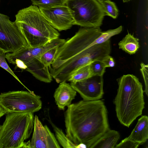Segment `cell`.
<instances>
[{
    "label": "cell",
    "instance_id": "6",
    "mask_svg": "<svg viewBox=\"0 0 148 148\" xmlns=\"http://www.w3.org/2000/svg\"><path fill=\"white\" fill-rule=\"evenodd\" d=\"M73 19L74 25L82 27H98L106 14L97 0H64Z\"/></svg>",
    "mask_w": 148,
    "mask_h": 148
},
{
    "label": "cell",
    "instance_id": "23",
    "mask_svg": "<svg viewBox=\"0 0 148 148\" xmlns=\"http://www.w3.org/2000/svg\"><path fill=\"white\" fill-rule=\"evenodd\" d=\"M90 66L92 76H103L105 72L106 67L100 60L93 61L90 64Z\"/></svg>",
    "mask_w": 148,
    "mask_h": 148
},
{
    "label": "cell",
    "instance_id": "20",
    "mask_svg": "<svg viewBox=\"0 0 148 148\" xmlns=\"http://www.w3.org/2000/svg\"><path fill=\"white\" fill-rule=\"evenodd\" d=\"M33 5L39 8H50L65 4L64 0H31Z\"/></svg>",
    "mask_w": 148,
    "mask_h": 148
},
{
    "label": "cell",
    "instance_id": "11",
    "mask_svg": "<svg viewBox=\"0 0 148 148\" xmlns=\"http://www.w3.org/2000/svg\"><path fill=\"white\" fill-rule=\"evenodd\" d=\"M33 132L29 148H60L53 134L46 125H43L38 117L34 116Z\"/></svg>",
    "mask_w": 148,
    "mask_h": 148
},
{
    "label": "cell",
    "instance_id": "21",
    "mask_svg": "<svg viewBox=\"0 0 148 148\" xmlns=\"http://www.w3.org/2000/svg\"><path fill=\"white\" fill-rule=\"evenodd\" d=\"M106 14L114 19L116 18L119 14V11L115 3L108 0L104 1L101 5Z\"/></svg>",
    "mask_w": 148,
    "mask_h": 148
},
{
    "label": "cell",
    "instance_id": "14",
    "mask_svg": "<svg viewBox=\"0 0 148 148\" xmlns=\"http://www.w3.org/2000/svg\"><path fill=\"white\" fill-rule=\"evenodd\" d=\"M27 66L26 70L39 80L46 83L52 81V78L48 67L43 64L40 59L33 58Z\"/></svg>",
    "mask_w": 148,
    "mask_h": 148
},
{
    "label": "cell",
    "instance_id": "4",
    "mask_svg": "<svg viewBox=\"0 0 148 148\" xmlns=\"http://www.w3.org/2000/svg\"><path fill=\"white\" fill-rule=\"evenodd\" d=\"M15 23L31 47L44 45L59 38L60 33L45 19L39 8L32 5L20 10Z\"/></svg>",
    "mask_w": 148,
    "mask_h": 148
},
{
    "label": "cell",
    "instance_id": "15",
    "mask_svg": "<svg viewBox=\"0 0 148 148\" xmlns=\"http://www.w3.org/2000/svg\"><path fill=\"white\" fill-rule=\"evenodd\" d=\"M128 137L134 141L141 145L148 139V117L142 116L138 119L135 127Z\"/></svg>",
    "mask_w": 148,
    "mask_h": 148
},
{
    "label": "cell",
    "instance_id": "31",
    "mask_svg": "<svg viewBox=\"0 0 148 148\" xmlns=\"http://www.w3.org/2000/svg\"><path fill=\"white\" fill-rule=\"evenodd\" d=\"M1 125H0V130L1 127Z\"/></svg>",
    "mask_w": 148,
    "mask_h": 148
},
{
    "label": "cell",
    "instance_id": "29",
    "mask_svg": "<svg viewBox=\"0 0 148 148\" xmlns=\"http://www.w3.org/2000/svg\"><path fill=\"white\" fill-rule=\"evenodd\" d=\"M99 3L101 5L103 3V2L106 0H97Z\"/></svg>",
    "mask_w": 148,
    "mask_h": 148
},
{
    "label": "cell",
    "instance_id": "5",
    "mask_svg": "<svg viewBox=\"0 0 148 148\" xmlns=\"http://www.w3.org/2000/svg\"><path fill=\"white\" fill-rule=\"evenodd\" d=\"M34 113L8 112L0 130V148H23L34 129Z\"/></svg>",
    "mask_w": 148,
    "mask_h": 148
},
{
    "label": "cell",
    "instance_id": "27",
    "mask_svg": "<svg viewBox=\"0 0 148 148\" xmlns=\"http://www.w3.org/2000/svg\"><path fill=\"white\" fill-rule=\"evenodd\" d=\"M100 61L103 63L106 68L113 67L115 65V62L114 58L110 55L104 57Z\"/></svg>",
    "mask_w": 148,
    "mask_h": 148
},
{
    "label": "cell",
    "instance_id": "3",
    "mask_svg": "<svg viewBox=\"0 0 148 148\" xmlns=\"http://www.w3.org/2000/svg\"><path fill=\"white\" fill-rule=\"evenodd\" d=\"M117 81L118 88L113 101L116 116L122 124L129 127L142 114L144 91L138 78L133 74L123 75Z\"/></svg>",
    "mask_w": 148,
    "mask_h": 148
},
{
    "label": "cell",
    "instance_id": "22",
    "mask_svg": "<svg viewBox=\"0 0 148 148\" xmlns=\"http://www.w3.org/2000/svg\"><path fill=\"white\" fill-rule=\"evenodd\" d=\"M59 47L52 48L41 56L40 60L43 64L48 67L51 65L54 60Z\"/></svg>",
    "mask_w": 148,
    "mask_h": 148
},
{
    "label": "cell",
    "instance_id": "18",
    "mask_svg": "<svg viewBox=\"0 0 148 148\" xmlns=\"http://www.w3.org/2000/svg\"><path fill=\"white\" fill-rule=\"evenodd\" d=\"M49 121L53 127L57 139L62 147L66 148H87L86 146L84 144L81 143L78 145L74 144L67 137L61 129L53 123L50 119L49 120Z\"/></svg>",
    "mask_w": 148,
    "mask_h": 148
},
{
    "label": "cell",
    "instance_id": "26",
    "mask_svg": "<svg viewBox=\"0 0 148 148\" xmlns=\"http://www.w3.org/2000/svg\"><path fill=\"white\" fill-rule=\"evenodd\" d=\"M141 68L140 69L145 84V90L144 91L146 95H148V65L143 62L140 64Z\"/></svg>",
    "mask_w": 148,
    "mask_h": 148
},
{
    "label": "cell",
    "instance_id": "9",
    "mask_svg": "<svg viewBox=\"0 0 148 148\" xmlns=\"http://www.w3.org/2000/svg\"><path fill=\"white\" fill-rule=\"evenodd\" d=\"M39 8L49 23L57 30H66L74 25L73 17L65 5L50 8Z\"/></svg>",
    "mask_w": 148,
    "mask_h": 148
},
{
    "label": "cell",
    "instance_id": "8",
    "mask_svg": "<svg viewBox=\"0 0 148 148\" xmlns=\"http://www.w3.org/2000/svg\"><path fill=\"white\" fill-rule=\"evenodd\" d=\"M31 47L19 28L7 15L0 13V49L13 53Z\"/></svg>",
    "mask_w": 148,
    "mask_h": 148
},
{
    "label": "cell",
    "instance_id": "30",
    "mask_svg": "<svg viewBox=\"0 0 148 148\" xmlns=\"http://www.w3.org/2000/svg\"><path fill=\"white\" fill-rule=\"evenodd\" d=\"M130 0H122L123 2L124 3L128 2L130 1Z\"/></svg>",
    "mask_w": 148,
    "mask_h": 148
},
{
    "label": "cell",
    "instance_id": "28",
    "mask_svg": "<svg viewBox=\"0 0 148 148\" xmlns=\"http://www.w3.org/2000/svg\"><path fill=\"white\" fill-rule=\"evenodd\" d=\"M7 112V111L0 105V118Z\"/></svg>",
    "mask_w": 148,
    "mask_h": 148
},
{
    "label": "cell",
    "instance_id": "2",
    "mask_svg": "<svg viewBox=\"0 0 148 148\" xmlns=\"http://www.w3.org/2000/svg\"><path fill=\"white\" fill-rule=\"evenodd\" d=\"M111 51L110 39L87 49L80 35L76 33L58 47L53 61L48 66L50 73L58 83L66 82L77 70L93 61H101L110 55Z\"/></svg>",
    "mask_w": 148,
    "mask_h": 148
},
{
    "label": "cell",
    "instance_id": "1",
    "mask_svg": "<svg viewBox=\"0 0 148 148\" xmlns=\"http://www.w3.org/2000/svg\"><path fill=\"white\" fill-rule=\"evenodd\" d=\"M66 135L74 144L88 148L110 128L108 112L101 100H83L70 105L64 114Z\"/></svg>",
    "mask_w": 148,
    "mask_h": 148
},
{
    "label": "cell",
    "instance_id": "10",
    "mask_svg": "<svg viewBox=\"0 0 148 148\" xmlns=\"http://www.w3.org/2000/svg\"><path fill=\"white\" fill-rule=\"evenodd\" d=\"M70 85L85 101L100 100L104 94L103 76L94 75Z\"/></svg>",
    "mask_w": 148,
    "mask_h": 148
},
{
    "label": "cell",
    "instance_id": "16",
    "mask_svg": "<svg viewBox=\"0 0 148 148\" xmlns=\"http://www.w3.org/2000/svg\"><path fill=\"white\" fill-rule=\"evenodd\" d=\"M120 136L118 132L110 129L92 145L91 148H115Z\"/></svg>",
    "mask_w": 148,
    "mask_h": 148
},
{
    "label": "cell",
    "instance_id": "19",
    "mask_svg": "<svg viewBox=\"0 0 148 148\" xmlns=\"http://www.w3.org/2000/svg\"><path fill=\"white\" fill-rule=\"evenodd\" d=\"M92 76L90 64L78 69L70 76L67 81L75 83L87 79Z\"/></svg>",
    "mask_w": 148,
    "mask_h": 148
},
{
    "label": "cell",
    "instance_id": "24",
    "mask_svg": "<svg viewBox=\"0 0 148 148\" xmlns=\"http://www.w3.org/2000/svg\"><path fill=\"white\" fill-rule=\"evenodd\" d=\"M6 53L7 52L5 51L0 49V66L12 75L20 83L29 90L23 84L8 65L5 59V56Z\"/></svg>",
    "mask_w": 148,
    "mask_h": 148
},
{
    "label": "cell",
    "instance_id": "7",
    "mask_svg": "<svg viewBox=\"0 0 148 148\" xmlns=\"http://www.w3.org/2000/svg\"><path fill=\"white\" fill-rule=\"evenodd\" d=\"M41 97L31 91H9L0 94V105L8 112L33 113L42 108Z\"/></svg>",
    "mask_w": 148,
    "mask_h": 148
},
{
    "label": "cell",
    "instance_id": "25",
    "mask_svg": "<svg viewBox=\"0 0 148 148\" xmlns=\"http://www.w3.org/2000/svg\"><path fill=\"white\" fill-rule=\"evenodd\" d=\"M140 145L130 139L128 137L122 140L116 145L115 148H137Z\"/></svg>",
    "mask_w": 148,
    "mask_h": 148
},
{
    "label": "cell",
    "instance_id": "13",
    "mask_svg": "<svg viewBox=\"0 0 148 148\" xmlns=\"http://www.w3.org/2000/svg\"><path fill=\"white\" fill-rule=\"evenodd\" d=\"M65 40V39L58 38L42 46L22 49L20 53L21 58L25 62L29 61L33 58L40 60L41 56L46 51L53 47L60 46Z\"/></svg>",
    "mask_w": 148,
    "mask_h": 148
},
{
    "label": "cell",
    "instance_id": "12",
    "mask_svg": "<svg viewBox=\"0 0 148 148\" xmlns=\"http://www.w3.org/2000/svg\"><path fill=\"white\" fill-rule=\"evenodd\" d=\"M76 93L77 92L70 84L66 81L60 83L53 95L58 109L64 110L66 106L68 107L71 105L72 100L75 99Z\"/></svg>",
    "mask_w": 148,
    "mask_h": 148
},
{
    "label": "cell",
    "instance_id": "17",
    "mask_svg": "<svg viewBox=\"0 0 148 148\" xmlns=\"http://www.w3.org/2000/svg\"><path fill=\"white\" fill-rule=\"evenodd\" d=\"M139 39L128 33L118 43L119 48L130 55L135 53L140 47Z\"/></svg>",
    "mask_w": 148,
    "mask_h": 148
}]
</instances>
